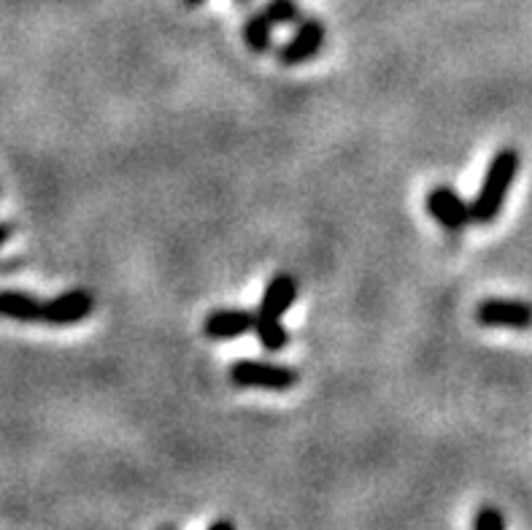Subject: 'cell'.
<instances>
[{
	"mask_svg": "<svg viewBox=\"0 0 532 530\" xmlns=\"http://www.w3.org/2000/svg\"><path fill=\"white\" fill-rule=\"evenodd\" d=\"M184 3H187V6H200L203 0H184Z\"/></svg>",
	"mask_w": 532,
	"mask_h": 530,
	"instance_id": "15",
	"label": "cell"
},
{
	"mask_svg": "<svg viewBox=\"0 0 532 530\" xmlns=\"http://www.w3.org/2000/svg\"><path fill=\"white\" fill-rule=\"evenodd\" d=\"M519 168H522V157H519V152L514 147L497 149L492 163H489L487 174H484V182L478 187L476 198L468 203L470 222L492 225L503 214L505 201H508L511 187H514L516 176H519Z\"/></svg>",
	"mask_w": 532,
	"mask_h": 530,
	"instance_id": "2",
	"label": "cell"
},
{
	"mask_svg": "<svg viewBox=\"0 0 532 530\" xmlns=\"http://www.w3.org/2000/svg\"><path fill=\"white\" fill-rule=\"evenodd\" d=\"M95 309V298L90 290H65V293L49 298L41 306V322L55 325V328H65V325H76V322L87 320Z\"/></svg>",
	"mask_w": 532,
	"mask_h": 530,
	"instance_id": "4",
	"label": "cell"
},
{
	"mask_svg": "<svg viewBox=\"0 0 532 530\" xmlns=\"http://www.w3.org/2000/svg\"><path fill=\"white\" fill-rule=\"evenodd\" d=\"M254 314L246 309H214L203 320V333L211 341H233L252 330Z\"/></svg>",
	"mask_w": 532,
	"mask_h": 530,
	"instance_id": "8",
	"label": "cell"
},
{
	"mask_svg": "<svg viewBox=\"0 0 532 530\" xmlns=\"http://www.w3.org/2000/svg\"><path fill=\"white\" fill-rule=\"evenodd\" d=\"M260 11L271 19V25H295L303 14L298 0H268Z\"/></svg>",
	"mask_w": 532,
	"mask_h": 530,
	"instance_id": "11",
	"label": "cell"
},
{
	"mask_svg": "<svg viewBox=\"0 0 532 530\" xmlns=\"http://www.w3.org/2000/svg\"><path fill=\"white\" fill-rule=\"evenodd\" d=\"M208 528H211V530H217V528L233 530L235 528V522H230V520H214V522H211V525H208Z\"/></svg>",
	"mask_w": 532,
	"mask_h": 530,
	"instance_id": "14",
	"label": "cell"
},
{
	"mask_svg": "<svg viewBox=\"0 0 532 530\" xmlns=\"http://www.w3.org/2000/svg\"><path fill=\"white\" fill-rule=\"evenodd\" d=\"M244 41L246 46L252 49V52H257V55H262V52H268L273 44V25L271 19L265 17L262 11H254V14H249L244 22Z\"/></svg>",
	"mask_w": 532,
	"mask_h": 530,
	"instance_id": "10",
	"label": "cell"
},
{
	"mask_svg": "<svg viewBox=\"0 0 532 530\" xmlns=\"http://www.w3.org/2000/svg\"><path fill=\"white\" fill-rule=\"evenodd\" d=\"M327 30L325 25L314 17L298 19V30L292 33L287 44L279 46V63L281 65H300L319 55V49L325 46Z\"/></svg>",
	"mask_w": 532,
	"mask_h": 530,
	"instance_id": "7",
	"label": "cell"
},
{
	"mask_svg": "<svg viewBox=\"0 0 532 530\" xmlns=\"http://www.w3.org/2000/svg\"><path fill=\"white\" fill-rule=\"evenodd\" d=\"M476 320L487 328H532V303L511 298H487L476 306Z\"/></svg>",
	"mask_w": 532,
	"mask_h": 530,
	"instance_id": "6",
	"label": "cell"
},
{
	"mask_svg": "<svg viewBox=\"0 0 532 530\" xmlns=\"http://www.w3.org/2000/svg\"><path fill=\"white\" fill-rule=\"evenodd\" d=\"M427 214L441 222L449 233H460L470 225V206L449 184H438L427 192Z\"/></svg>",
	"mask_w": 532,
	"mask_h": 530,
	"instance_id": "5",
	"label": "cell"
},
{
	"mask_svg": "<svg viewBox=\"0 0 532 530\" xmlns=\"http://www.w3.org/2000/svg\"><path fill=\"white\" fill-rule=\"evenodd\" d=\"M238 3H249V0H238Z\"/></svg>",
	"mask_w": 532,
	"mask_h": 530,
	"instance_id": "16",
	"label": "cell"
},
{
	"mask_svg": "<svg viewBox=\"0 0 532 530\" xmlns=\"http://www.w3.org/2000/svg\"><path fill=\"white\" fill-rule=\"evenodd\" d=\"M41 306L36 295L22 290H0V317L14 322H41Z\"/></svg>",
	"mask_w": 532,
	"mask_h": 530,
	"instance_id": "9",
	"label": "cell"
},
{
	"mask_svg": "<svg viewBox=\"0 0 532 530\" xmlns=\"http://www.w3.org/2000/svg\"><path fill=\"white\" fill-rule=\"evenodd\" d=\"M473 528L478 530H503L505 528V517L497 512L495 506H484L478 509V514L473 517Z\"/></svg>",
	"mask_w": 532,
	"mask_h": 530,
	"instance_id": "12",
	"label": "cell"
},
{
	"mask_svg": "<svg viewBox=\"0 0 532 530\" xmlns=\"http://www.w3.org/2000/svg\"><path fill=\"white\" fill-rule=\"evenodd\" d=\"M230 384L235 387H254V390H273L284 393L298 384V371L268 360H238L230 366Z\"/></svg>",
	"mask_w": 532,
	"mask_h": 530,
	"instance_id": "3",
	"label": "cell"
},
{
	"mask_svg": "<svg viewBox=\"0 0 532 530\" xmlns=\"http://www.w3.org/2000/svg\"><path fill=\"white\" fill-rule=\"evenodd\" d=\"M14 228H17L14 222H0V247H3L6 241H9L11 236H14Z\"/></svg>",
	"mask_w": 532,
	"mask_h": 530,
	"instance_id": "13",
	"label": "cell"
},
{
	"mask_svg": "<svg viewBox=\"0 0 532 530\" xmlns=\"http://www.w3.org/2000/svg\"><path fill=\"white\" fill-rule=\"evenodd\" d=\"M298 301V279L287 271H281L265 284V293L260 298V306L254 314L252 330L257 333V341L268 352H281L287 349L289 333L284 328V314L292 309V303Z\"/></svg>",
	"mask_w": 532,
	"mask_h": 530,
	"instance_id": "1",
	"label": "cell"
}]
</instances>
